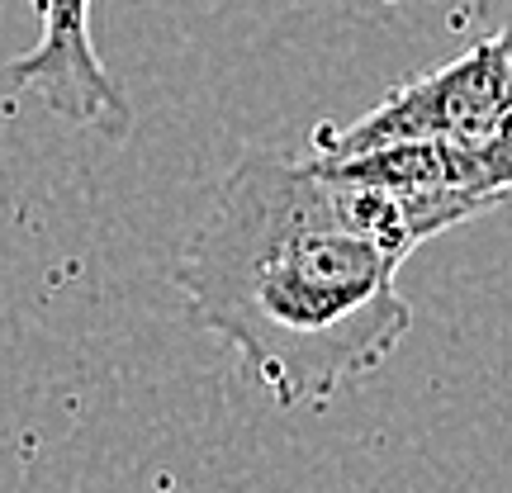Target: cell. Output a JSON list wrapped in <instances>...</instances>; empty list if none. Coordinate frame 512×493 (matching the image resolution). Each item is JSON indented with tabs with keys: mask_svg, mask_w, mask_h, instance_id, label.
I'll use <instances>...</instances> for the list:
<instances>
[{
	"mask_svg": "<svg viewBox=\"0 0 512 493\" xmlns=\"http://www.w3.org/2000/svg\"><path fill=\"white\" fill-rule=\"evenodd\" d=\"M399 200L323 157L252 147L171 261L195 328L242 356L280 408L380 370L413 328L399 266L418 252Z\"/></svg>",
	"mask_w": 512,
	"mask_h": 493,
	"instance_id": "1",
	"label": "cell"
},
{
	"mask_svg": "<svg viewBox=\"0 0 512 493\" xmlns=\"http://www.w3.org/2000/svg\"><path fill=\"white\" fill-rule=\"evenodd\" d=\"M512 114V62L503 43L475 34L470 48L432 72L399 81L370 114L347 128H313V157H351L399 138H451L470 147H494Z\"/></svg>",
	"mask_w": 512,
	"mask_h": 493,
	"instance_id": "2",
	"label": "cell"
},
{
	"mask_svg": "<svg viewBox=\"0 0 512 493\" xmlns=\"http://www.w3.org/2000/svg\"><path fill=\"white\" fill-rule=\"evenodd\" d=\"M38 19V43L5 67L10 86L34 95L62 124L91 128L110 143L128 138L133 105L95 53L91 0H38Z\"/></svg>",
	"mask_w": 512,
	"mask_h": 493,
	"instance_id": "3",
	"label": "cell"
},
{
	"mask_svg": "<svg viewBox=\"0 0 512 493\" xmlns=\"http://www.w3.org/2000/svg\"><path fill=\"white\" fill-rule=\"evenodd\" d=\"M489 157H494V176L503 185V195H512V114L503 124V133L494 138V147H489Z\"/></svg>",
	"mask_w": 512,
	"mask_h": 493,
	"instance_id": "4",
	"label": "cell"
}]
</instances>
